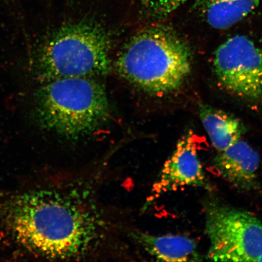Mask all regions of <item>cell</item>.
I'll use <instances>...</instances> for the list:
<instances>
[{
    "mask_svg": "<svg viewBox=\"0 0 262 262\" xmlns=\"http://www.w3.org/2000/svg\"><path fill=\"white\" fill-rule=\"evenodd\" d=\"M69 1H75V0H69Z\"/></svg>",
    "mask_w": 262,
    "mask_h": 262,
    "instance_id": "obj_14",
    "label": "cell"
},
{
    "mask_svg": "<svg viewBox=\"0 0 262 262\" xmlns=\"http://www.w3.org/2000/svg\"><path fill=\"white\" fill-rule=\"evenodd\" d=\"M187 44L165 26L137 34L122 52L117 67L123 76L148 93L166 95L182 86L191 70Z\"/></svg>",
    "mask_w": 262,
    "mask_h": 262,
    "instance_id": "obj_2",
    "label": "cell"
},
{
    "mask_svg": "<svg viewBox=\"0 0 262 262\" xmlns=\"http://www.w3.org/2000/svg\"><path fill=\"white\" fill-rule=\"evenodd\" d=\"M110 39L100 26L88 21L66 25L42 49L39 74L48 81L103 75L110 68Z\"/></svg>",
    "mask_w": 262,
    "mask_h": 262,
    "instance_id": "obj_4",
    "label": "cell"
},
{
    "mask_svg": "<svg viewBox=\"0 0 262 262\" xmlns=\"http://www.w3.org/2000/svg\"><path fill=\"white\" fill-rule=\"evenodd\" d=\"M258 152L244 140L219 152L213 160L216 170L223 179L243 191L257 188V172L260 166Z\"/></svg>",
    "mask_w": 262,
    "mask_h": 262,
    "instance_id": "obj_8",
    "label": "cell"
},
{
    "mask_svg": "<svg viewBox=\"0 0 262 262\" xmlns=\"http://www.w3.org/2000/svg\"><path fill=\"white\" fill-rule=\"evenodd\" d=\"M6 214L16 240L45 257H80L91 250L101 233L97 215L77 198L65 193H27L12 202Z\"/></svg>",
    "mask_w": 262,
    "mask_h": 262,
    "instance_id": "obj_1",
    "label": "cell"
},
{
    "mask_svg": "<svg viewBox=\"0 0 262 262\" xmlns=\"http://www.w3.org/2000/svg\"><path fill=\"white\" fill-rule=\"evenodd\" d=\"M207 255L215 261H258L262 255V222L247 211L211 203L205 211Z\"/></svg>",
    "mask_w": 262,
    "mask_h": 262,
    "instance_id": "obj_5",
    "label": "cell"
},
{
    "mask_svg": "<svg viewBox=\"0 0 262 262\" xmlns=\"http://www.w3.org/2000/svg\"><path fill=\"white\" fill-rule=\"evenodd\" d=\"M147 11L156 18H163L171 14L189 0H142Z\"/></svg>",
    "mask_w": 262,
    "mask_h": 262,
    "instance_id": "obj_12",
    "label": "cell"
},
{
    "mask_svg": "<svg viewBox=\"0 0 262 262\" xmlns=\"http://www.w3.org/2000/svg\"><path fill=\"white\" fill-rule=\"evenodd\" d=\"M259 0H195L194 7L212 28L231 27L251 14Z\"/></svg>",
    "mask_w": 262,
    "mask_h": 262,
    "instance_id": "obj_11",
    "label": "cell"
},
{
    "mask_svg": "<svg viewBox=\"0 0 262 262\" xmlns=\"http://www.w3.org/2000/svg\"><path fill=\"white\" fill-rule=\"evenodd\" d=\"M215 73L226 90L262 102V49L244 35L229 38L216 50Z\"/></svg>",
    "mask_w": 262,
    "mask_h": 262,
    "instance_id": "obj_6",
    "label": "cell"
},
{
    "mask_svg": "<svg viewBox=\"0 0 262 262\" xmlns=\"http://www.w3.org/2000/svg\"><path fill=\"white\" fill-rule=\"evenodd\" d=\"M199 116L212 145L222 151L241 140L246 128L240 120L220 110L201 104Z\"/></svg>",
    "mask_w": 262,
    "mask_h": 262,
    "instance_id": "obj_10",
    "label": "cell"
},
{
    "mask_svg": "<svg viewBox=\"0 0 262 262\" xmlns=\"http://www.w3.org/2000/svg\"><path fill=\"white\" fill-rule=\"evenodd\" d=\"M196 150L194 136L189 134L180 139L160 173L155 185L157 192L176 191L186 186L210 189Z\"/></svg>",
    "mask_w": 262,
    "mask_h": 262,
    "instance_id": "obj_7",
    "label": "cell"
},
{
    "mask_svg": "<svg viewBox=\"0 0 262 262\" xmlns=\"http://www.w3.org/2000/svg\"><path fill=\"white\" fill-rule=\"evenodd\" d=\"M109 113L104 88L88 77L48 81L34 94L32 113L35 122L42 128L68 139L94 132Z\"/></svg>",
    "mask_w": 262,
    "mask_h": 262,
    "instance_id": "obj_3",
    "label": "cell"
},
{
    "mask_svg": "<svg viewBox=\"0 0 262 262\" xmlns=\"http://www.w3.org/2000/svg\"><path fill=\"white\" fill-rule=\"evenodd\" d=\"M262 261V255L259 259V261Z\"/></svg>",
    "mask_w": 262,
    "mask_h": 262,
    "instance_id": "obj_13",
    "label": "cell"
},
{
    "mask_svg": "<svg viewBox=\"0 0 262 262\" xmlns=\"http://www.w3.org/2000/svg\"><path fill=\"white\" fill-rule=\"evenodd\" d=\"M134 237L147 253L164 261H202L198 247L192 239L182 235H155L136 232Z\"/></svg>",
    "mask_w": 262,
    "mask_h": 262,
    "instance_id": "obj_9",
    "label": "cell"
}]
</instances>
